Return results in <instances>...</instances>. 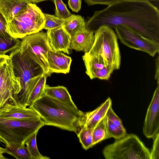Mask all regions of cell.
Listing matches in <instances>:
<instances>
[{
    "label": "cell",
    "instance_id": "6da1fadb",
    "mask_svg": "<svg viewBox=\"0 0 159 159\" xmlns=\"http://www.w3.org/2000/svg\"><path fill=\"white\" fill-rule=\"evenodd\" d=\"M120 25L159 43V11L149 0H120L95 11L85 22L86 28L94 33L102 25Z\"/></svg>",
    "mask_w": 159,
    "mask_h": 159
},
{
    "label": "cell",
    "instance_id": "7a4b0ae2",
    "mask_svg": "<svg viewBox=\"0 0 159 159\" xmlns=\"http://www.w3.org/2000/svg\"><path fill=\"white\" fill-rule=\"evenodd\" d=\"M29 107L38 113L45 125L55 126L76 134L83 126L84 112L44 94Z\"/></svg>",
    "mask_w": 159,
    "mask_h": 159
},
{
    "label": "cell",
    "instance_id": "3957f363",
    "mask_svg": "<svg viewBox=\"0 0 159 159\" xmlns=\"http://www.w3.org/2000/svg\"><path fill=\"white\" fill-rule=\"evenodd\" d=\"M93 44L87 53L102 60L114 70L120 69L121 55L118 38L112 28L106 25L100 26L94 32Z\"/></svg>",
    "mask_w": 159,
    "mask_h": 159
},
{
    "label": "cell",
    "instance_id": "277c9868",
    "mask_svg": "<svg viewBox=\"0 0 159 159\" xmlns=\"http://www.w3.org/2000/svg\"><path fill=\"white\" fill-rule=\"evenodd\" d=\"M44 125L40 117L21 120L0 117V136L7 146H23L29 137Z\"/></svg>",
    "mask_w": 159,
    "mask_h": 159
},
{
    "label": "cell",
    "instance_id": "5b68a950",
    "mask_svg": "<svg viewBox=\"0 0 159 159\" xmlns=\"http://www.w3.org/2000/svg\"><path fill=\"white\" fill-rule=\"evenodd\" d=\"M45 23L44 13L36 5L30 2L6 25L11 37L22 39L26 35L40 31Z\"/></svg>",
    "mask_w": 159,
    "mask_h": 159
},
{
    "label": "cell",
    "instance_id": "8992f818",
    "mask_svg": "<svg viewBox=\"0 0 159 159\" xmlns=\"http://www.w3.org/2000/svg\"><path fill=\"white\" fill-rule=\"evenodd\" d=\"M102 153L106 159H151L150 150L134 134L115 139L104 147Z\"/></svg>",
    "mask_w": 159,
    "mask_h": 159
},
{
    "label": "cell",
    "instance_id": "52a82bcc",
    "mask_svg": "<svg viewBox=\"0 0 159 159\" xmlns=\"http://www.w3.org/2000/svg\"><path fill=\"white\" fill-rule=\"evenodd\" d=\"M21 52L40 65L48 75L47 62L48 52L52 49L47 33L38 32L26 36L22 39Z\"/></svg>",
    "mask_w": 159,
    "mask_h": 159
},
{
    "label": "cell",
    "instance_id": "ba28073f",
    "mask_svg": "<svg viewBox=\"0 0 159 159\" xmlns=\"http://www.w3.org/2000/svg\"><path fill=\"white\" fill-rule=\"evenodd\" d=\"M21 90L20 79L15 76L9 56L0 55V109L7 103L13 104Z\"/></svg>",
    "mask_w": 159,
    "mask_h": 159
},
{
    "label": "cell",
    "instance_id": "9c48e42d",
    "mask_svg": "<svg viewBox=\"0 0 159 159\" xmlns=\"http://www.w3.org/2000/svg\"><path fill=\"white\" fill-rule=\"evenodd\" d=\"M9 56L15 76L20 79L21 90L18 94L24 91L31 79L47 74L40 65L23 54L19 48L11 52Z\"/></svg>",
    "mask_w": 159,
    "mask_h": 159
},
{
    "label": "cell",
    "instance_id": "30bf717a",
    "mask_svg": "<svg viewBox=\"0 0 159 159\" xmlns=\"http://www.w3.org/2000/svg\"><path fill=\"white\" fill-rule=\"evenodd\" d=\"M114 29L118 39L127 47L146 52L152 57L159 53V43L144 36L126 25H117Z\"/></svg>",
    "mask_w": 159,
    "mask_h": 159
},
{
    "label": "cell",
    "instance_id": "8fae6325",
    "mask_svg": "<svg viewBox=\"0 0 159 159\" xmlns=\"http://www.w3.org/2000/svg\"><path fill=\"white\" fill-rule=\"evenodd\" d=\"M152 98L148 108L143 127V133L148 139L159 133V83L157 82Z\"/></svg>",
    "mask_w": 159,
    "mask_h": 159
},
{
    "label": "cell",
    "instance_id": "7c38bea8",
    "mask_svg": "<svg viewBox=\"0 0 159 159\" xmlns=\"http://www.w3.org/2000/svg\"><path fill=\"white\" fill-rule=\"evenodd\" d=\"M86 68V73L91 80L98 78L108 80L115 70L111 66L96 57L84 53L82 56Z\"/></svg>",
    "mask_w": 159,
    "mask_h": 159
},
{
    "label": "cell",
    "instance_id": "4fadbf2b",
    "mask_svg": "<svg viewBox=\"0 0 159 159\" xmlns=\"http://www.w3.org/2000/svg\"><path fill=\"white\" fill-rule=\"evenodd\" d=\"M47 34L52 50L69 54L71 37L63 27L48 30Z\"/></svg>",
    "mask_w": 159,
    "mask_h": 159
},
{
    "label": "cell",
    "instance_id": "5bb4252c",
    "mask_svg": "<svg viewBox=\"0 0 159 159\" xmlns=\"http://www.w3.org/2000/svg\"><path fill=\"white\" fill-rule=\"evenodd\" d=\"M47 62L49 73L66 74L69 73L72 61L71 57L61 52L49 50L47 54Z\"/></svg>",
    "mask_w": 159,
    "mask_h": 159
},
{
    "label": "cell",
    "instance_id": "9a60e30c",
    "mask_svg": "<svg viewBox=\"0 0 159 159\" xmlns=\"http://www.w3.org/2000/svg\"><path fill=\"white\" fill-rule=\"evenodd\" d=\"M0 117L6 119L21 120L40 117L31 108L24 107L7 103L0 109Z\"/></svg>",
    "mask_w": 159,
    "mask_h": 159
},
{
    "label": "cell",
    "instance_id": "2e32d148",
    "mask_svg": "<svg viewBox=\"0 0 159 159\" xmlns=\"http://www.w3.org/2000/svg\"><path fill=\"white\" fill-rule=\"evenodd\" d=\"M111 106V100L108 97L93 110L84 112L82 126L88 129H93L105 117Z\"/></svg>",
    "mask_w": 159,
    "mask_h": 159
},
{
    "label": "cell",
    "instance_id": "e0dca14e",
    "mask_svg": "<svg viewBox=\"0 0 159 159\" xmlns=\"http://www.w3.org/2000/svg\"><path fill=\"white\" fill-rule=\"evenodd\" d=\"M94 41V32L86 28L71 38L70 48L87 53L91 48Z\"/></svg>",
    "mask_w": 159,
    "mask_h": 159
},
{
    "label": "cell",
    "instance_id": "ac0fdd59",
    "mask_svg": "<svg viewBox=\"0 0 159 159\" xmlns=\"http://www.w3.org/2000/svg\"><path fill=\"white\" fill-rule=\"evenodd\" d=\"M30 3L26 0H0V11L7 23Z\"/></svg>",
    "mask_w": 159,
    "mask_h": 159
},
{
    "label": "cell",
    "instance_id": "d6986e66",
    "mask_svg": "<svg viewBox=\"0 0 159 159\" xmlns=\"http://www.w3.org/2000/svg\"><path fill=\"white\" fill-rule=\"evenodd\" d=\"M44 94L75 109H78L66 88L61 86L51 87L46 84Z\"/></svg>",
    "mask_w": 159,
    "mask_h": 159
},
{
    "label": "cell",
    "instance_id": "ffe728a7",
    "mask_svg": "<svg viewBox=\"0 0 159 159\" xmlns=\"http://www.w3.org/2000/svg\"><path fill=\"white\" fill-rule=\"evenodd\" d=\"M62 26L71 38L86 28L84 18L81 16L73 14L65 20Z\"/></svg>",
    "mask_w": 159,
    "mask_h": 159
},
{
    "label": "cell",
    "instance_id": "44dd1931",
    "mask_svg": "<svg viewBox=\"0 0 159 159\" xmlns=\"http://www.w3.org/2000/svg\"><path fill=\"white\" fill-rule=\"evenodd\" d=\"M21 43L19 39L6 37L0 34V55H5L19 48Z\"/></svg>",
    "mask_w": 159,
    "mask_h": 159
},
{
    "label": "cell",
    "instance_id": "7402d4cb",
    "mask_svg": "<svg viewBox=\"0 0 159 159\" xmlns=\"http://www.w3.org/2000/svg\"><path fill=\"white\" fill-rule=\"evenodd\" d=\"M108 139L109 138L106 125V117L105 116L93 128V145Z\"/></svg>",
    "mask_w": 159,
    "mask_h": 159
},
{
    "label": "cell",
    "instance_id": "603a6c76",
    "mask_svg": "<svg viewBox=\"0 0 159 159\" xmlns=\"http://www.w3.org/2000/svg\"><path fill=\"white\" fill-rule=\"evenodd\" d=\"M4 148L5 153H7L17 159H32L27 148L25 145L7 146Z\"/></svg>",
    "mask_w": 159,
    "mask_h": 159
},
{
    "label": "cell",
    "instance_id": "cb8c5ba5",
    "mask_svg": "<svg viewBox=\"0 0 159 159\" xmlns=\"http://www.w3.org/2000/svg\"><path fill=\"white\" fill-rule=\"evenodd\" d=\"M93 129H86L82 126L76 134L83 148L87 150L93 146Z\"/></svg>",
    "mask_w": 159,
    "mask_h": 159
},
{
    "label": "cell",
    "instance_id": "d4e9b609",
    "mask_svg": "<svg viewBox=\"0 0 159 159\" xmlns=\"http://www.w3.org/2000/svg\"><path fill=\"white\" fill-rule=\"evenodd\" d=\"M38 131H37L29 137L25 141V145L27 148L32 159H49V157L42 155L38 149L36 136Z\"/></svg>",
    "mask_w": 159,
    "mask_h": 159
},
{
    "label": "cell",
    "instance_id": "484cf974",
    "mask_svg": "<svg viewBox=\"0 0 159 159\" xmlns=\"http://www.w3.org/2000/svg\"><path fill=\"white\" fill-rule=\"evenodd\" d=\"M106 125L109 138H113L115 139H117L123 137L127 134L125 129L120 128L107 117Z\"/></svg>",
    "mask_w": 159,
    "mask_h": 159
},
{
    "label": "cell",
    "instance_id": "4316f807",
    "mask_svg": "<svg viewBox=\"0 0 159 159\" xmlns=\"http://www.w3.org/2000/svg\"><path fill=\"white\" fill-rule=\"evenodd\" d=\"M45 23L43 29L50 30L62 26L65 20L53 15L44 13Z\"/></svg>",
    "mask_w": 159,
    "mask_h": 159
},
{
    "label": "cell",
    "instance_id": "83f0119b",
    "mask_svg": "<svg viewBox=\"0 0 159 159\" xmlns=\"http://www.w3.org/2000/svg\"><path fill=\"white\" fill-rule=\"evenodd\" d=\"M52 1L55 6V14L57 17L65 20L72 15L62 0H53Z\"/></svg>",
    "mask_w": 159,
    "mask_h": 159
},
{
    "label": "cell",
    "instance_id": "f1b7e54d",
    "mask_svg": "<svg viewBox=\"0 0 159 159\" xmlns=\"http://www.w3.org/2000/svg\"><path fill=\"white\" fill-rule=\"evenodd\" d=\"M107 118L120 128L125 129L122 121L113 110L112 106L108 109L106 116Z\"/></svg>",
    "mask_w": 159,
    "mask_h": 159
},
{
    "label": "cell",
    "instance_id": "f546056e",
    "mask_svg": "<svg viewBox=\"0 0 159 159\" xmlns=\"http://www.w3.org/2000/svg\"><path fill=\"white\" fill-rule=\"evenodd\" d=\"M153 143L151 151H150L151 159H159V133L153 138Z\"/></svg>",
    "mask_w": 159,
    "mask_h": 159
},
{
    "label": "cell",
    "instance_id": "4dcf8cb0",
    "mask_svg": "<svg viewBox=\"0 0 159 159\" xmlns=\"http://www.w3.org/2000/svg\"><path fill=\"white\" fill-rule=\"evenodd\" d=\"M120 0H84L85 2L89 6L96 4L110 5Z\"/></svg>",
    "mask_w": 159,
    "mask_h": 159
},
{
    "label": "cell",
    "instance_id": "1f68e13d",
    "mask_svg": "<svg viewBox=\"0 0 159 159\" xmlns=\"http://www.w3.org/2000/svg\"><path fill=\"white\" fill-rule=\"evenodd\" d=\"M7 24L5 19L0 11V34L6 37H11L7 31Z\"/></svg>",
    "mask_w": 159,
    "mask_h": 159
},
{
    "label": "cell",
    "instance_id": "d6a6232c",
    "mask_svg": "<svg viewBox=\"0 0 159 159\" xmlns=\"http://www.w3.org/2000/svg\"><path fill=\"white\" fill-rule=\"evenodd\" d=\"M81 0H68V5L69 8L75 12H78L80 10Z\"/></svg>",
    "mask_w": 159,
    "mask_h": 159
},
{
    "label": "cell",
    "instance_id": "836d02e7",
    "mask_svg": "<svg viewBox=\"0 0 159 159\" xmlns=\"http://www.w3.org/2000/svg\"><path fill=\"white\" fill-rule=\"evenodd\" d=\"M159 56H157V58L156 59V72L155 76V78L157 81H159Z\"/></svg>",
    "mask_w": 159,
    "mask_h": 159
},
{
    "label": "cell",
    "instance_id": "e575fe53",
    "mask_svg": "<svg viewBox=\"0 0 159 159\" xmlns=\"http://www.w3.org/2000/svg\"><path fill=\"white\" fill-rule=\"evenodd\" d=\"M5 153V148L0 147V159H6V158L3 155V154Z\"/></svg>",
    "mask_w": 159,
    "mask_h": 159
},
{
    "label": "cell",
    "instance_id": "d590c367",
    "mask_svg": "<svg viewBox=\"0 0 159 159\" xmlns=\"http://www.w3.org/2000/svg\"><path fill=\"white\" fill-rule=\"evenodd\" d=\"M27 1H28L31 3H37L39 2H40L47 1V0H51L52 1H53V0H26Z\"/></svg>",
    "mask_w": 159,
    "mask_h": 159
},
{
    "label": "cell",
    "instance_id": "8d00e7d4",
    "mask_svg": "<svg viewBox=\"0 0 159 159\" xmlns=\"http://www.w3.org/2000/svg\"><path fill=\"white\" fill-rule=\"evenodd\" d=\"M0 143H2L5 144L6 146H7V143L0 136Z\"/></svg>",
    "mask_w": 159,
    "mask_h": 159
},
{
    "label": "cell",
    "instance_id": "74e56055",
    "mask_svg": "<svg viewBox=\"0 0 159 159\" xmlns=\"http://www.w3.org/2000/svg\"><path fill=\"white\" fill-rule=\"evenodd\" d=\"M152 1H158L159 0H150Z\"/></svg>",
    "mask_w": 159,
    "mask_h": 159
}]
</instances>
